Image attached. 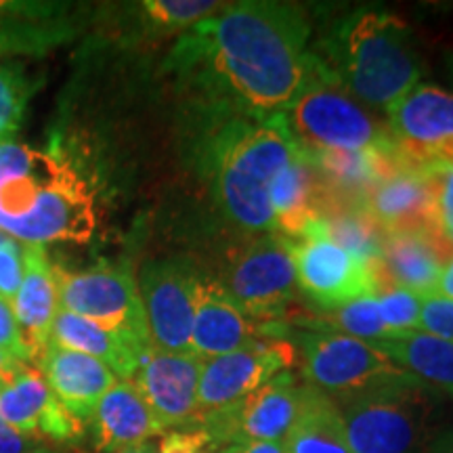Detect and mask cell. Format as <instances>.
Segmentation results:
<instances>
[{
  "instance_id": "obj_1",
  "label": "cell",
  "mask_w": 453,
  "mask_h": 453,
  "mask_svg": "<svg viewBox=\"0 0 453 453\" xmlns=\"http://www.w3.org/2000/svg\"><path fill=\"white\" fill-rule=\"evenodd\" d=\"M311 21L296 3H226L180 34L166 67L219 113L280 116L315 67Z\"/></svg>"
},
{
  "instance_id": "obj_2",
  "label": "cell",
  "mask_w": 453,
  "mask_h": 453,
  "mask_svg": "<svg viewBox=\"0 0 453 453\" xmlns=\"http://www.w3.org/2000/svg\"><path fill=\"white\" fill-rule=\"evenodd\" d=\"M97 202L88 179L57 150L0 145V234L21 246L88 243Z\"/></svg>"
},
{
  "instance_id": "obj_3",
  "label": "cell",
  "mask_w": 453,
  "mask_h": 453,
  "mask_svg": "<svg viewBox=\"0 0 453 453\" xmlns=\"http://www.w3.org/2000/svg\"><path fill=\"white\" fill-rule=\"evenodd\" d=\"M206 145V173L219 211L243 234H273L269 191L296 145L281 116H217Z\"/></svg>"
},
{
  "instance_id": "obj_4",
  "label": "cell",
  "mask_w": 453,
  "mask_h": 453,
  "mask_svg": "<svg viewBox=\"0 0 453 453\" xmlns=\"http://www.w3.org/2000/svg\"><path fill=\"white\" fill-rule=\"evenodd\" d=\"M313 55L365 107L387 111L420 84L422 61L410 26L382 9H359L326 38Z\"/></svg>"
},
{
  "instance_id": "obj_5",
  "label": "cell",
  "mask_w": 453,
  "mask_h": 453,
  "mask_svg": "<svg viewBox=\"0 0 453 453\" xmlns=\"http://www.w3.org/2000/svg\"><path fill=\"white\" fill-rule=\"evenodd\" d=\"M280 116L294 145L304 154L393 147L387 124L378 122L317 57L307 84Z\"/></svg>"
},
{
  "instance_id": "obj_6",
  "label": "cell",
  "mask_w": 453,
  "mask_h": 453,
  "mask_svg": "<svg viewBox=\"0 0 453 453\" xmlns=\"http://www.w3.org/2000/svg\"><path fill=\"white\" fill-rule=\"evenodd\" d=\"M428 390L407 376L338 399L350 453H418L428 439Z\"/></svg>"
},
{
  "instance_id": "obj_7",
  "label": "cell",
  "mask_w": 453,
  "mask_h": 453,
  "mask_svg": "<svg viewBox=\"0 0 453 453\" xmlns=\"http://www.w3.org/2000/svg\"><path fill=\"white\" fill-rule=\"evenodd\" d=\"M61 309L151 349L143 300L133 271L124 265H95L84 271L55 267Z\"/></svg>"
},
{
  "instance_id": "obj_8",
  "label": "cell",
  "mask_w": 453,
  "mask_h": 453,
  "mask_svg": "<svg viewBox=\"0 0 453 453\" xmlns=\"http://www.w3.org/2000/svg\"><path fill=\"white\" fill-rule=\"evenodd\" d=\"M296 342L303 355V380L332 399L365 393L410 376L372 342L347 334L311 330L300 334Z\"/></svg>"
},
{
  "instance_id": "obj_9",
  "label": "cell",
  "mask_w": 453,
  "mask_h": 453,
  "mask_svg": "<svg viewBox=\"0 0 453 453\" xmlns=\"http://www.w3.org/2000/svg\"><path fill=\"white\" fill-rule=\"evenodd\" d=\"M217 283L254 321L269 324L286 315L298 292L290 243L277 234L257 235L234 254Z\"/></svg>"
},
{
  "instance_id": "obj_10",
  "label": "cell",
  "mask_w": 453,
  "mask_h": 453,
  "mask_svg": "<svg viewBox=\"0 0 453 453\" xmlns=\"http://www.w3.org/2000/svg\"><path fill=\"white\" fill-rule=\"evenodd\" d=\"M307 393V382H298L292 372H283L254 393L203 418L196 426L206 430L220 447L246 441L283 443L303 413Z\"/></svg>"
},
{
  "instance_id": "obj_11",
  "label": "cell",
  "mask_w": 453,
  "mask_h": 453,
  "mask_svg": "<svg viewBox=\"0 0 453 453\" xmlns=\"http://www.w3.org/2000/svg\"><path fill=\"white\" fill-rule=\"evenodd\" d=\"M387 130L396 156L430 170L453 164V93L418 84L387 110Z\"/></svg>"
},
{
  "instance_id": "obj_12",
  "label": "cell",
  "mask_w": 453,
  "mask_h": 453,
  "mask_svg": "<svg viewBox=\"0 0 453 453\" xmlns=\"http://www.w3.org/2000/svg\"><path fill=\"white\" fill-rule=\"evenodd\" d=\"M203 277L189 260H150L139 273L151 347L166 353H191L197 290Z\"/></svg>"
},
{
  "instance_id": "obj_13",
  "label": "cell",
  "mask_w": 453,
  "mask_h": 453,
  "mask_svg": "<svg viewBox=\"0 0 453 453\" xmlns=\"http://www.w3.org/2000/svg\"><path fill=\"white\" fill-rule=\"evenodd\" d=\"M288 243L298 290L324 311L370 296L388 283L382 260L370 267L321 235H304L300 240H288Z\"/></svg>"
},
{
  "instance_id": "obj_14",
  "label": "cell",
  "mask_w": 453,
  "mask_h": 453,
  "mask_svg": "<svg viewBox=\"0 0 453 453\" xmlns=\"http://www.w3.org/2000/svg\"><path fill=\"white\" fill-rule=\"evenodd\" d=\"M296 364L290 340L265 338L214 359L203 361L197 388V422L212 416L242 396L265 387Z\"/></svg>"
},
{
  "instance_id": "obj_15",
  "label": "cell",
  "mask_w": 453,
  "mask_h": 453,
  "mask_svg": "<svg viewBox=\"0 0 453 453\" xmlns=\"http://www.w3.org/2000/svg\"><path fill=\"white\" fill-rule=\"evenodd\" d=\"M203 361L194 353H166L151 347L141 359L130 382L154 411L162 428L197 424V388Z\"/></svg>"
},
{
  "instance_id": "obj_16",
  "label": "cell",
  "mask_w": 453,
  "mask_h": 453,
  "mask_svg": "<svg viewBox=\"0 0 453 453\" xmlns=\"http://www.w3.org/2000/svg\"><path fill=\"white\" fill-rule=\"evenodd\" d=\"M364 208L387 235L441 234L437 194L428 170L401 162L367 194Z\"/></svg>"
},
{
  "instance_id": "obj_17",
  "label": "cell",
  "mask_w": 453,
  "mask_h": 453,
  "mask_svg": "<svg viewBox=\"0 0 453 453\" xmlns=\"http://www.w3.org/2000/svg\"><path fill=\"white\" fill-rule=\"evenodd\" d=\"M0 418L32 443H72L84 434V422L59 403L32 367L0 388Z\"/></svg>"
},
{
  "instance_id": "obj_18",
  "label": "cell",
  "mask_w": 453,
  "mask_h": 453,
  "mask_svg": "<svg viewBox=\"0 0 453 453\" xmlns=\"http://www.w3.org/2000/svg\"><path fill=\"white\" fill-rule=\"evenodd\" d=\"M265 338H280V334L243 313L217 281L202 280L191 327V353L208 361Z\"/></svg>"
},
{
  "instance_id": "obj_19",
  "label": "cell",
  "mask_w": 453,
  "mask_h": 453,
  "mask_svg": "<svg viewBox=\"0 0 453 453\" xmlns=\"http://www.w3.org/2000/svg\"><path fill=\"white\" fill-rule=\"evenodd\" d=\"M38 372L59 403L84 424L90 422L101 396L120 380L101 361L53 342L38 359Z\"/></svg>"
},
{
  "instance_id": "obj_20",
  "label": "cell",
  "mask_w": 453,
  "mask_h": 453,
  "mask_svg": "<svg viewBox=\"0 0 453 453\" xmlns=\"http://www.w3.org/2000/svg\"><path fill=\"white\" fill-rule=\"evenodd\" d=\"M17 324L30 349L32 361L41 359L50 342L53 324L61 311L55 265L44 246H24V280L11 300Z\"/></svg>"
},
{
  "instance_id": "obj_21",
  "label": "cell",
  "mask_w": 453,
  "mask_h": 453,
  "mask_svg": "<svg viewBox=\"0 0 453 453\" xmlns=\"http://www.w3.org/2000/svg\"><path fill=\"white\" fill-rule=\"evenodd\" d=\"M269 203L273 234L286 240H300L324 214L327 206L324 185L313 164L298 147L273 179Z\"/></svg>"
},
{
  "instance_id": "obj_22",
  "label": "cell",
  "mask_w": 453,
  "mask_h": 453,
  "mask_svg": "<svg viewBox=\"0 0 453 453\" xmlns=\"http://www.w3.org/2000/svg\"><path fill=\"white\" fill-rule=\"evenodd\" d=\"M453 258V242L441 234L384 235L382 269L388 281L418 296L437 294L441 275Z\"/></svg>"
},
{
  "instance_id": "obj_23",
  "label": "cell",
  "mask_w": 453,
  "mask_h": 453,
  "mask_svg": "<svg viewBox=\"0 0 453 453\" xmlns=\"http://www.w3.org/2000/svg\"><path fill=\"white\" fill-rule=\"evenodd\" d=\"M304 156L319 174L327 206H364L373 187L403 162L393 147L364 151H315Z\"/></svg>"
},
{
  "instance_id": "obj_24",
  "label": "cell",
  "mask_w": 453,
  "mask_h": 453,
  "mask_svg": "<svg viewBox=\"0 0 453 453\" xmlns=\"http://www.w3.org/2000/svg\"><path fill=\"white\" fill-rule=\"evenodd\" d=\"M90 422L95 449L99 453H116L150 443L164 433L154 411L130 380H118L101 396Z\"/></svg>"
},
{
  "instance_id": "obj_25",
  "label": "cell",
  "mask_w": 453,
  "mask_h": 453,
  "mask_svg": "<svg viewBox=\"0 0 453 453\" xmlns=\"http://www.w3.org/2000/svg\"><path fill=\"white\" fill-rule=\"evenodd\" d=\"M50 342L93 357L110 367L120 380L133 378L143 355L150 350L65 309H61L57 315L53 332H50Z\"/></svg>"
},
{
  "instance_id": "obj_26",
  "label": "cell",
  "mask_w": 453,
  "mask_h": 453,
  "mask_svg": "<svg viewBox=\"0 0 453 453\" xmlns=\"http://www.w3.org/2000/svg\"><path fill=\"white\" fill-rule=\"evenodd\" d=\"M372 347L426 388L453 396V340L426 332H410L372 342Z\"/></svg>"
},
{
  "instance_id": "obj_27",
  "label": "cell",
  "mask_w": 453,
  "mask_h": 453,
  "mask_svg": "<svg viewBox=\"0 0 453 453\" xmlns=\"http://www.w3.org/2000/svg\"><path fill=\"white\" fill-rule=\"evenodd\" d=\"M281 445L286 453H350L336 401L309 387L303 413Z\"/></svg>"
},
{
  "instance_id": "obj_28",
  "label": "cell",
  "mask_w": 453,
  "mask_h": 453,
  "mask_svg": "<svg viewBox=\"0 0 453 453\" xmlns=\"http://www.w3.org/2000/svg\"><path fill=\"white\" fill-rule=\"evenodd\" d=\"M304 235H321L353 254L364 265L380 263L384 231L376 225L364 206H327L321 219ZM303 235V237H304Z\"/></svg>"
},
{
  "instance_id": "obj_29",
  "label": "cell",
  "mask_w": 453,
  "mask_h": 453,
  "mask_svg": "<svg viewBox=\"0 0 453 453\" xmlns=\"http://www.w3.org/2000/svg\"><path fill=\"white\" fill-rule=\"evenodd\" d=\"M70 38L64 24L26 19L21 9H0V59L9 55H42Z\"/></svg>"
},
{
  "instance_id": "obj_30",
  "label": "cell",
  "mask_w": 453,
  "mask_h": 453,
  "mask_svg": "<svg viewBox=\"0 0 453 453\" xmlns=\"http://www.w3.org/2000/svg\"><path fill=\"white\" fill-rule=\"evenodd\" d=\"M225 4L219 0H145L139 4V13L151 36H180L223 11Z\"/></svg>"
},
{
  "instance_id": "obj_31",
  "label": "cell",
  "mask_w": 453,
  "mask_h": 453,
  "mask_svg": "<svg viewBox=\"0 0 453 453\" xmlns=\"http://www.w3.org/2000/svg\"><path fill=\"white\" fill-rule=\"evenodd\" d=\"M313 327L317 332L347 334V336L365 340V342H380V340L390 338L382 321L376 294L350 300L342 307L315 315Z\"/></svg>"
},
{
  "instance_id": "obj_32",
  "label": "cell",
  "mask_w": 453,
  "mask_h": 453,
  "mask_svg": "<svg viewBox=\"0 0 453 453\" xmlns=\"http://www.w3.org/2000/svg\"><path fill=\"white\" fill-rule=\"evenodd\" d=\"M34 90L36 84L24 65L15 61L0 64V145L9 143L21 128Z\"/></svg>"
},
{
  "instance_id": "obj_33",
  "label": "cell",
  "mask_w": 453,
  "mask_h": 453,
  "mask_svg": "<svg viewBox=\"0 0 453 453\" xmlns=\"http://www.w3.org/2000/svg\"><path fill=\"white\" fill-rule=\"evenodd\" d=\"M378 307L384 326L390 334V338L403 336V334L418 332L420 324V311H422V296L413 294L405 288L395 286V283H384L382 288L376 290Z\"/></svg>"
},
{
  "instance_id": "obj_34",
  "label": "cell",
  "mask_w": 453,
  "mask_h": 453,
  "mask_svg": "<svg viewBox=\"0 0 453 453\" xmlns=\"http://www.w3.org/2000/svg\"><path fill=\"white\" fill-rule=\"evenodd\" d=\"M24 280V246L13 237L0 242V296L13 300Z\"/></svg>"
},
{
  "instance_id": "obj_35",
  "label": "cell",
  "mask_w": 453,
  "mask_h": 453,
  "mask_svg": "<svg viewBox=\"0 0 453 453\" xmlns=\"http://www.w3.org/2000/svg\"><path fill=\"white\" fill-rule=\"evenodd\" d=\"M418 332L453 340V300L439 296V294L424 296Z\"/></svg>"
},
{
  "instance_id": "obj_36",
  "label": "cell",
  "mask_w": 453,
  "mask_h": 453,
  "mask_svg": "<svg viewBox=\"0 0 453 453\" xmlns=\"http://www.w3.org/2000/svg\"><path fill=\"white\" fill-rule=\"evenodd\" d=\"M220 445L200 426L170 430L157 443V453H219Z\"/></svg>"
},
{
  "instance_id": "obj_37",
  "label": "cell",
  "mask_w": 453,
  "mask_h": 453,
  "mask_svg": "<svg viewBox=\"0 0 453 453\" xmlns=\"http://www.w3.org/2000/svg\"><path fill=\"white\" fill-rule=\"evenodd\" d=\"M0 349L15 357V359H19L21 364H32L30 349H27L24 334H21L19 324H17L13 307L3 296H0Z\"/></svg>"
},
{
  "instance_id": "obj_38",
  "label": "cell",
  "mask_w": 453,
  "mask_h": 453,
  "mask_svg": "<svg viewBox=\"0 0 453 453\" xmlns=\"http://www.w3.org/2000/svg\"><path fill=\"white\" fill-rule=\"evenodd\" d=\"M437 194V208L443 229L453 225V164H443L428 170Z\"/></svg>"
},
{
  "instance_id": "obj_39",
  "label": "cell",
  "mask_w": 453,
  "mask_h": 453,
  "mask_svg": "<svg viewBox=\"0 0 453 453\" xmlns=\"http://www.w3.org/2000/svg\"><path fill=\"white\" fill-rule=\"evenodd\" d=\"M36 449V443L21 437L17 430L9 426L7 422L0 418V453H27Z\"/></svg>"
},
{
  "instance_id": "obj_40",
  "label": "cell",
  "mask_w": 453,
  "mask_h": 453,
  "mask_svg": "<svg viewBox=\"0 0 453 453\" xmlns=\"http://www.w3.org/2000/svg\"><path fill=\"white\" fill-rule=\"evenodd\" d=\"M219 453H286L281 443H265V441H246V443L223 445Z\"/></svg>"
},
{
  "instance_id": "obj_41",
  "label": "cell",
  "mask_w": 453,
  "mask_h": 453,
  "mask_svg": "<svg viewBox=\"0 0 453 453\" xmlns=\"http://www.w3.org/2000/svg\"><path fill=\"white\" fill-rule=\"evenodd\" d=\"M26 367V364H21L19 359H15V357H11L0 349V387H4V384H9L13 378L19 376Z\"/></svg>"
},
{
  "instance_id": "obj_42",
  "label": "cell",
  "mask_w": 453,
  "mask_h": 453,
  "mask_svg": "<svg viewBox=\"0 0 453 453\" xmlns=\"http://www.w3.org/2000/svg\"><path fill=\"white\" fill-rule=\"evenodd\" d=\"M437 294H439V296H445V298L453 300V258L449 260V263H447L443 275H441Z\"/></svg>"
},
{
  "instance_id": "obj_43",
  "label": "cell",
  "mask_w": 453,
  "mask_h": 453,
  "mask_svg": "<svg viewBox=\"0 0 453 453\" xmlns=\"http://www.w3.org/2000/svg\"><path fill=\"white\" fill-rule=\"evenodd\" d=\"M116 453H157V445H154L150 441V443H143V445H137V447H128V449H122V451H116Z\"/></svg>"
},
{
  "instance_id": "obj_44",
  "label": "cell",
  "mask_w": 453,
  "mask_h": 453,
  "mask_svg": "<svg viewBox=\"0 0 453 453\" xmlns=\"http://www.w3.org/2000/svg\"><path fill=\"white\" fill-rule=\"evenodd\" d=\"M445 234H447V235H449V240L453 242V225H449V226H447V229H445Z\"/></svg>"
},
{
  "instance_id": "obj_45",
  "label": "cell",
  "mask_w": 453,
  "mask_h": 453,
  "mask_svg": "<svg viewBox=\"0 0 453 453\" xmlns=\"http://www.w3.org/2000/svg\"><path fill=\"white\" fill-rule=\"evenodd\" d=\"M27 453H50V451L42 449V447H36V449H32V451H27Z\"/></svg>"
},
{
  "instance_id": "obj_46",
  "label": "cell",
  "mask_w": 453,
  "mask_h": 453,
  "mask_svg": "<svg viewBox=\"0 0 453 453\" xmlns=\"http://www.w3.org/2000/svg\"><path fill=\"white\" fill-rule=\"evenodd\" d=\"M449 67H451V76H453V57L449 59Z\"/></svg>"
},
{
  "instance_id": "obj_47",
  "label": "cell",
  "mask_w": 453,
  "mask_h": 453,
  "mask_svg": "<svg viewBox=\"0 0 453 453\" xmlns=\"http://www.w3.org/2000/svg\"><path fill=\"white\" fill-rule=\"evenodd\" d=\"M0 388H3V387H0Z\"/></svg>"
},
{
  "instance_id": "obj_48",
  "label": "cell",
  "mask_w": 453,
  "mask_h": 453,
  "mask_svg": "<svg viewBox=\"0 0 453 453\" xmlns=\"http://www.w3.org/2000/svg\"><path fill=\"white\" fill-rule=\"evenodd\" d=\"M451 453H453V451H451Z\"/></svg>"
}]
</instances>
